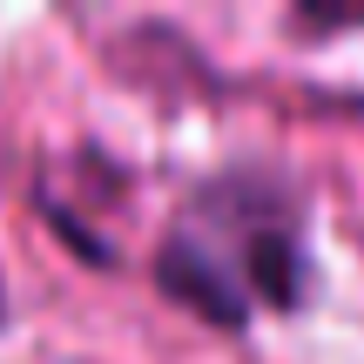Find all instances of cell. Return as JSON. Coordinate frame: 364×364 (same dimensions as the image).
Returning a JSON list of instances; mask_svg holds the SVG:
<instances>
[{
	"instance_id": "6da1fadb",
	"label": "cell",
	"mask_w": 364,
	"mask_h": 364,
	"mask_svg": "<svg viewBox=\"0 0 364 364\" xmlns=\"http://www.w3.org/2000/svg\"><path fill=\"white\" fill-rule=\"evenodd\" d=\"M0 311H7V297H0Z\"/></svg>"
}]
</instances>
